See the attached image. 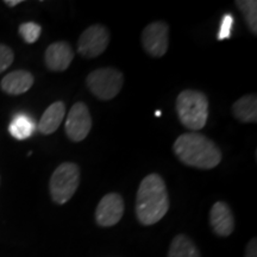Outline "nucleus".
<instances>
[{
    "instance_id": "nucleus-1",
    "label": "nucleus",
    "mask_w": 257,
    "mask_h": 257,
    "mask_svg": "<svg viewBox=\"0 0 257 257\" xmlns=\"http://www.w3.org/2000/svg\"><path fill=\"white\" fill-rule=\"evenodd\" d=\"M169 210V195L162 176L153 173L142 180L136 195V217L144 226L162 219Z\"/></svg>"
},
{
    "instance_id": "nucleus-2",
    "label": "nucleus",
    "mask_w": 257,
    "mask_h": 257,
    "mask_svg": "<svg viewBox=\"0 0 257 257\" xmlns=\"http://www.w3.org/2000/svg\"><path fill=\"white\" fill-rule=\"evenodd\" d=\"M173 152L182 163L197 169H213L223 154L213 141L198 133H187L176 138Z\"/></svg>"
},
{
    "instance_id": "nucleus-3",
    "label": "nucleus",
    "mask_w": 257,
    "mask_h": 257,
    "mask_svg": "<svg viewBox=\"0 0 257 257\" xmlns=\"http://www.w3.org/2000/svg\"><path fill=\"white\" fill-rule=\"evenodd\" d=\"M176 113L181 124L188 130H201L207 123L208 99L195 89H185L176 98Z\"/></svg>"
},
{
    "instance_id": "nucleus-4",
    "label": "nucleus",
    "mask_w": 257,
    "mask_h": 257,
    "mask_svg": "<svg viewBox=\"0 0 257 257\" xmlns=\"http://www.w3.org/2000/svg\"><path fill=\"white\" fill-rule=\"evenodd\" d=\"M80 185V168L76 163L63 162L50 176L49 191L54 202L59 205L69 201Z\"/></svg>"
},
{
    "instance_id": "nucleus-5",
    "label": "nucleus",
    "mask_w": 257,
    "mask_h": 257,
    "mask_svg": "<svg viewBox=\"0 0 257 257\" xmlns=\"http://www.w3.org/2000/svg\"><path fill=\"white\" fill-rule=\"evenodd\" d=\"M86 85L93 95L100 100H111L119 94L124 85V75L119 69L104 67L91 72Z\"/></svg>"
},
{
    "instance_id": "nucleus-6",
    "label": "nucleus",
    "mask_w": 257,
    "mask_h": 257,
    "mask_svg": "<svg viewBox=\"0 0 257 257\" xmlns=\"http://www.w3.org/2000/svg\"><path fill=\"white\" fill-rule=\"evenodd\" d=\"M110 31L102 24H94L82 32L78 41V53L87 59L101 55L110 43Z\"/></svg>"
},
{
    "instance_id": "nucleus-7",
    "label": "nucleus",
    "mask_w": 257,
    "mask_h": 257,
    "mask_svg": "<svg viewBox=\"0 0 257 257\" xmlns=\"http://www.w3.org/2000/svg\"><path fill=\"white\" fill-rule=\"evenodd\" d=\"M92 128V118L85 102H75L67 115L64 130L72 142H81L88 136Z\"/></svg>"
},
{
    "instance_id": "nucleus-8",
    "label": "nucleus",
    "mask_w": 257,
    "mask_h": 257,
    "mask_svg": "<svg viewBox=\"0 0 257 257\" xmlns=\"http://www.w3.org/2000/svg\"><path fill=\"white\" fill-rule=\"evenodd\" d=\"M142 46L153 57H162L169 47V27L166 22L157 21L148 24L142 32Z\"/></svg>"
},
{
    "instance_id": "nucleus-9",
    "label": "nucleus",
    "mask_w": 257,
    "mask_h": 257,
    "mask_svg": "<svg viewBox=\"0 0 257 257\" xmlns=\"http://www.w3.org/2000/svg\"><path fill=\"white\" fill-rule=\"evenodd\" d=\"M125 204L118 193H107L99 201L95 210V221L101 227H111L123 218Z\"/></svg>"
},
{
    "instance_id": "nucleus-10",
    "label": "nucleus",
    "mask_w": 257,
    "mask_h": 257,
    "mask_svg": "<svg viewBox=\"0 0 257 257\" xmlns=\"http://www.w3.org/2000/svg\"><path fill=\"white\" fill-rule=\"evenodd\" d=\"M74 59L73 48L68 42L60 41L50 44L44 54L47 68L51 72H64Z\"/></svg>"
},
{
    "instance_id": "nucleus-11",
    "label": "nucleus",
    "mask_w": 257,
    "mask_h": 257,
    "mask_svg": "<svg viewBox=\"0 0 257 257\" xmlns=\"http://www.w3.org/2000/svg\"><path fill=\"white\" fill-rule=\"evenodd\" d=\"M210 225L214 234L219 237H229L233 232V212L226 202H214L210 211Z\"/></svg>"
},
{
    "instance_id": "nucleus-12",
    "label": "nucleus",
    "mask_w": 257,
    "mask_h": 257,
    "mask_svg": "<svg viewBox=\"0 0 257 257\" xmlns=\"http://www.w3.org/2000/svg\"><path fill=\"white\" fill-rule=\"evenodd\" d=\"M34 75L28 70L18 69L6 74L0 82L3 92L10 95H19L27 93L34 85Z\"/></svg>"
},
{
    "instance_id": "nucleus-13",
    "label": "nucleus",
    "mask_w": 257,
    "mask_h": 257,
    "mask_svg": "<svg viewBox=\"0 0 257 257\" xmlns=\"http://www.w3.org/2000/svg\"><path fill=\"white\" fill-rule=\"evenodd\" d=\"M64 114H66V105L62 101L53 102L49 107L42 114L38 130L43 135L54 134L62 123Z\"/></svg>"
},
{
    "instance_id": "nucleus-14",
    "label": "nucleus",
    "mask_w": 257,
    "mask_h": 257,
    "mask_svg": "<svg viewBox=\"0 0 257 257\" xmlns=\"http://www.w3.org/2000/svg\"><path fill=\"white\" fill-rule=\"evenodd\" d=\"M232 114L242 123H256L257 121V96L246 94L240 96L232 105Z\"/></svg>"
},
{
    "instance_id": "nucleus-15",
    "label": "nucleus",
    "mask_w": 257,
    "mask_h": 257,
    "mask_svg": "<svg viewBox=\"0 0 257 257\" xmlns=\"http://www.w3.org/2000/svg\"><path fill=\"white\" fill-rule=\"evenodd\" d=\"M168 257H201L197 244L184 233L176 234L170 243Z\"/></svg>"
},
{
    "instance_id": "nucleus-16",
    "label": "nucleus",
    "mask_w": 257,
    "mask_h": 257,
    "mask_svg": "<svg viewBox=\"0 0 257 257\" xmlns=\"http://www.w3.org/2000/svg\"><path fill=\"white\" fill-rule=\"evenodd\" d=\"M9 131L11 134V136L15 137L16 140H27V138H29L34 134L35 121L28 114L19 113L15 115L14 119L10 123Z\"/></svg>"
},
{
    "instance_id": "nucleus-17",
    "label": "nucleus",
    "mask_w": 257,
    "mask_h": 257,
    "mask_svg": "<svg viewBox=\"0 0 257 257\" xmlns=\"http://www.w3.org/2000/svg\"><path fill=\"white\" fill-rule=\"evenodd\" d=\"M243 15L250 31L257 35V2L256 0H237L234 3Z\"/></svg>"
},
{
    "instance_id": "nucleus-18",
    "label": "nucleus",
    "mask_w": 257,
    "mask_h": 257,
    "mask_svg": "<svg viewBox=\"0 0 257 257\" xmlns=\"http://www.w3.org/2000/svg\"><path fill=\"white\" fill-rule=\"evenodd\" d=\"M19 35L25 41V43L32 44L35 43L41 36L42 27L40 24L35 23V22H27L19 25Z\"/></svg>"
},
{
    "instance_id": "nucleus-19",
    "label": "nucleus",
    "mask_w": 257,
    "mask_h": 257,
    "mask_svg": "<svg viewBox=\"0 0 257 257\" xmlns=\"http://www.w3.org/2000/svg\"><path fill=\"white\" fill-rule=\"evenodd\" d=\"M14 60L15 54L11 48L0 43V74L5 72V70L14 63Z\"/></svg>"
},
{
    "instance_id": "nucleus-20",
    "label": "nucleus",
    "mask_w": 257,
    "mask_h": 257,
    "mask_svg": "<svg viewBox=\"0 0 257 257\" xmlns=\"http://www.w3.org/2000/svg\"><path fill=\"white\" fill-rule=\"evenodd\" d=\"M232 24H233V18L231 17L230 15L225 16V17L223 18V22H221L219 40L230 37V31H231V28H232Z\"/></svg>"
},
{
    "instance_id": "nucleus-21",
    "label": "nucleus",
    "mask_w": 257,
    "mask_h": 257,
    "mask_svg": "<svg viewBox=\"0 0 257 257\" xmlns=\"http://www.w3.org/2000/svg\"><path fill=\"white\" fill-rule=\"evenodd\" d=\"M244 257H257V239L252 238L249 240L245 248V255Z\"/></svg>"
},
{
    "instance_id": "nucleus-22",
    "label": "nucleus",
    "mask_w": 257,
    "mask_h": 257,
    "mask_svg": "<svg viewBox=\"0 0 257 257\" xmlns=\"http://www.w3.org/2000/svg\"><path fill=\"white\" fill-rule=\"evenodd\" d=\"M4 3L8 6H10V8H15V6L22 4V3H23V0H5Z\"/></svg>"
}]
</instances>
